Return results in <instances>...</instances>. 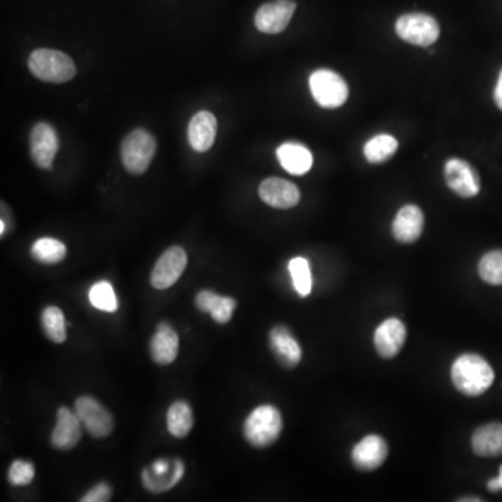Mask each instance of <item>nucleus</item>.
<instances>
[{"label": "nucleus", "mask_w": 502, "mask_h": 502, "mask_svg": "<svg viewBox=\"0 0 502 502\" xmlns=\"http://www.w3.org/2000/svg\"><path fill=\"white\" fill-rule=\"evenodd\" d=\"M453 386L466 397H480L493 386L494 370L479 354L466 353L453 361L451 369Z\"/></svg>", "instance_id": "1"}, {"label": "nucleus", "mask_w": 502, "mask_h": 502, "mask_svg": "<svg viewBox=\"0 0 502 502\" xmlns=\"http://www.w3.org/2000/svg\"><path fill=\"white\" fill-rule=\"evenodd\" d=\"M284 428L279 410L272 405H261L250 413L243 425V434L251 447L267 448L275 444Z\"/></svg>", "instance_id": "2"}, {"label": "nucleus", "mask_w": 502, "mask_h": 502, "mask_svg": "<svg viewBox=\"0 0 502 502\" xmlns=\"http://www.w3.org/2000/svg\"><path fill=\"white\" fill-rule=\"evenodd\" d=\"M28 68L45 83H68L76 76V65L70 56L47 48H41L30 55Z\"/></svg>", "instance_id": "3"}, {"label": "nucleus", "mask_w": 502, "mask_h": 502, "mask_svg": "<svg viewBox=\"0 0 502 502\" xmlns=\"http://www.w3.org/2000/svg\"><path fill=\"white\" fill-rule=\"evenodd\" d=\"M157 141L147 130L136 129L122 142V160L127 172L142 175L151 165Z\"/></svg>", "instance_id": "4"}, {"label": "nucleus", "mask_w": 502, "mask_h": 502, "mask_svg": "<svg viewBox=\"0 0 502 502\" xmlns=\"http://www.w3.org/2000/svg\"><path fill=\"white\" fill-rule=\"evenodd\" d=\"M185 471L186 465L180 458H160L142 469L141 483L150 493H167L182 480Z\"/></svg>", "instance_id": "5"}, {"label": "nucleus", "mask_w": 502, "mask_h": 502, "mask_svg": "<svg viewBox=\"0 0 502 502\" xmlns=\"http://www.w3.org/2000/svg\"><path fill=\"white\" fill-rule=\"evenodd\" d=\"M313 98L323 108L335 109L342 106L349 96L348 84L330 68L315 70L308 80Z\"/></svg>", "instance_id": "6"}, {"label": "nucleus", "mask_w": 502, "mask_h": 502, "mask_svg": "<svg viewBox=\"0 0 502 502\" xmlns=\"http://www.w3.org/2000/svg\"><path fill=\"white\" fill-rule=\"evenodd\" d=\"M397 37L416 47H432L440 37V25L425 13H409L397 19L395 24Z\"/></svg>", "instance_id": "7"}, {"label": "nucleus", "mask_w": 502, "mask_h": 502, "mask_svg": "<svg viewBox=\"0 0 502 502\" xmlns=\"http://www.w3.org/2000/svg\"><path fill=\"white\" fill-rule=\"evenodd\" d=\"M75 412L84 430L96 440L106 438L112 434L114 428V416L104 405L99 404L96 397L83 395L78 397L75 404Z\"/></svg>", "instance_id": "8"}, {"label": "nucleus", "mask_w": 502, "mask_h": 502, "mask_svg": "<svg viewBox=\"0 0 502 502\" xmlns=\"http://www.w3.org/2000/svg\"><path fill=\"white\" fill-rule=\"evenodd\" d=\"M187 267V254L180 246H172L158 259L150 282L158 290L169 289L178 282Z\"/></svg>", "instance_id": "9"}, {"label": "nucleus", "mask_w": 502, "mask_h": 502, "mask_svg": "<svg viewBox=\"0 0 502 502\" xmlns=\"http://www.w3.org/2000/svg\"><path fill=\"white\" fill-rule=\"evenodd\" d=\"M295 12L297 4L293 0H274L257 10L254 23L264 34H279L287 30Z\"/></svg>", "instance_id": "10"}, {"label": "nucleus", "mask_w": 502, "mask_h": 502, "mask_svg": "<svg viewBox=\"0 0 502 502\" xmlns=\"http://www.w3.org/2000/svg\"><path fill=\"white\" fill-rule=\"evenodd\" d=\"M445 182L448 187L462 198H471L480 191V178L475 168L466 160L452 158L445 164Z\"/></svg>", "instance_id": "11"}, {"label": "nucleus", "mask_w": 502, "mask_h": 502, "mask_svg": "<svg viewBox=\"0 0 502 502\" xmlns=\"http://www.w3.org/2000/svg\"><path fill=\"white\" fill-rule=\"evenodd\" d=\"M59 151V137L50 123L35 124L30 134V152L37 167L50 169Z\"/></svg>", "instance_id": "12"}, {"label": "nucleus", "mask_w": 502, "mask_h": 502, "mask_svg": "<svg viewBox=\"0 0 502 502\" xmlns=\"http://www.w3.org/2000/svg\"><path fill=\"white\" fill-rule=\"evenodd\" d=\"M83 435V423L78 419L76 412L68 407H59L58 420L50 434V444L55 450L71 451L78 447Z\"/></svg>", "instance_id": "13"}, {"label": "nucleus", "mask_w": 502, "mask_h": 502, "mask_svg": "<svg viewBox=\"0 0 502 502\" xmlns=\"http://www.w3.org/2000/svg\"><path fill=\"white\" fill-rule=\"evenodd\" d=\"M260 198L278 210H289L300 201V191L297 185L280 178H269L260 185Z\"/></svg>", "instance_id": "14"}, {"label": "nucleus", "mask_w": 502, "mask_h": 502, "mask_svg": "<svg viewBox=\"0 0 502 502\" xmlns=\"http://www.w3.org/2000/svg\"><path fill=\"white\" fill-rule=\"evenodd\" d=\"M269 348L280 366L292 370L299 366L302 361V348L297 338L292 335L289 328L285 325H277L269 333Z\"/></svg>", "instance_id": "15"}, {"label": "nucleus", "mask_w": 502, "mask_h": 502, "mask_svg": "<svg viewBox=\"0 0 502 502\" xmlns=\"http://www.w3.org/2000/svg\"><path fill=\"white\" fill-rule=\"evenodd\" d=\"M388 456V445L379 435L371 434L364 437L351 451V462L359 470L371 471L386 462Z\"/></svg>", "instance_id": "16"}, {"label": "nucleus", "mask_w": 502, "mask_h": 502, "mask_svg": "<svg viewBox=\"0 0 502 502\" xmlns=\"http://www.w3.org/2000/svg\"><path fill=\"white\" fill-rule=\"evenodd\" d=\"M406 341V327L399 318H388L381 323L374 333V346L379 356L392 359L404 348Z\"/></svg>", "instance_id": "17"}, {"label": "nucleus", "mask_w": 502, "mask_h": 502, "mask_svg": "<svg viewBox=\"0 0 502 502\" xmlns=\"http://www.w3.org/2000/svg\"><path fill=\"white\" fill-rule=\"evenodd\" d=\"M424 228V215L419 206L409 205L402 206L395 216L392 224V233L399 243H415L422 236Z\"/></svg>", "instance_id": "18"}, {"label": "nucleus", "mask_w": 502, "mask_h": 502, "mask_svg": "<svg viewBox=\"0 0 502 502\" xmlns=\"http://www.w3.org/2000/svg\"><path fill=\"white\" fill-rule=\"evenodd\" d=\"M179 353V335L168 323H160L150 342V354L158 366L173 363Z\"/></svg>", "instance_id": "19"}, {"label": "nucleus", "mask_w": 502, "mask_h": 502, "mask_svg": "<svg viewBox=\"0 0 502 502\" xmlns=\"http://www.w3.org/2000/svg\"><path fill=\"white\" fill-rule=\"evenodd\" d=\"M216 123L215 116L211 112L201 111L191 117L188 124L187 136L191 149L197 152H206L215 142Z\"/></svg>", "instance_id": "20"}, {"label": "nucleus", "mask_w": 502, "mask_h": 502, "mask_svg": "<svg viewBox=\"0 0 502 502\" xmlns=\"http://www.w3.org/2000/svg\"><path fill=\"white\" fill-rule=\"evenodd\" d=\"M280 165L290 175L302 176L312 169L313 155L307 147L299 142H285L277 150Z\"/></svg>", "instance_id": "21"}, {"label": "nucleus", "mask_w": 502, "mask_h": 502, "mask_svg": "<svg viewBox=\"0 0 502 502\" xmlns=\"http://www.w3.org/2000/svg\"><path fill=\"white\" fill-rule=\"evenodd\" d=\"M473 452L481 458L502 456V423L481 425L471 435Z\"/></svg>", "instance_id": "22"}, {"label": "nucleus", "mask_w": 502, "mask_h": 502, "mask_svg": "<svg viewBox=\"0 0 502 502\" xmlns=\"http://www.w3.org/2000/svg\"><path fill=\"white\" fill-rule=\"evenodd\" d=\"M167 424L168 432L173 437H187L195 425V416H193L190 405L185 401L173 402L168 409Z\"/></svg>", "instance_id": "23"}, {"label": "nucleus", "mask_w": 502, "mask_h": 502, "mask_svg": "<svg viewBox=\"0 0 502 502\" xmlns=\"http://www.w3.org/2000/svg\"><path fill=\"white\" fill-rule=\"evenodd\" d=\"M397 140L389 134H379L369 140L364 145L363 152L370 164H382L397 151Z\"/></svg>", "instance_id": "24"}, {"label": "nucleus", "mask_w": 502, "mask_h": 502, "mask_svg": "<svg viewBox=\"0 0 502 502\" xmlns=\"http://www.w3.org/2000/svg\"><path fill=\"white\" fill-rule=\"evenodd\" d=\"M41 324H42V330L50 341L53 343H63L68 338L66 333L65 315L58 306H48L43 308L42 315H41Z\"/></svg>", "instance_id": "25"}, {"label": "nucleus", "mask_w": 502, "mask_h": 502, "mask_svg": "<svg viewBox=\"0 0 502 502\" xmlns=\"http://www.w3.org/2000/svg\"><path fill=\"white\" fill-rule=\"evenodd\" d=\"M65 243L53 238L38 239L32 247V257L40 264L53 265L65 260Z\"/></svg>", "instance_id": "26"}, {"label": "nucleus", "mask_w": 502, "mask_h": 502, "mask_svg": "<svg viewBox=\"0 0 502 502\" xmlns=\"http://www.w3.org/2000/svg\"><path fill=\"white\" fill-rule=\"evenodd\" d=\"M479 275L486 284L493 287L502 285V250H493L481 257Z\"/></svg>", "instance_id": "27"}, {"label": "nucleus", "mask_w": 502, "mask_h": 502, "mask_svg": "<svg viewBox=\"0 0 502 502\" xmlns=\"http://www.w3.org/2000/svg\"><path fill=\"white\" fill-rule=\"evenodd\" d=\"M289 272L295 290L302 297H308L312 292V271H310V264L307 260L303 257L290 260Z\"/></svg>", "instance_id": "28"}, {"label": "nucleus", "mask_w": 502, "mask_h": 502, "mask_svg": "<svg viewBox=\"0 0 502 502\" xmlns=\"http://www.w3.org/2000/svg\"><path fill=\"white\" fill-rule=\"evenodd\" d=\"M90 302L101 312L114 313L119 308L114 287L106 280H101L93 285L90 290Z\"/></svg>", "instance_id": "29"}, {"label": "nucleus", "mask_w": 502, "mask_h": 502, "mask_svg": "<svg viewBox=\"0 0 502 502\" xmlns=\"http://www.w3.org/2000/svg\"><path fill=\"white\" fill-rule=\"evenodd\" d=\"M35 478V466L30 461L17 460L10 465L7 481L12 486H28Z\"/></svg>", "instance_id": "30"}, {"label": "nucleus", "mask_w": 502, "mask_h": 502, "mask_svg": "<svg viewBox=\"0 0 502 502\" xmlns=\"http://www.w3.org/2000/svg\"><path fill=\"white\" fill-rule=\"evenodd\" d=\"M236 306L238 302L233 297H221L211 310V317L216 324H228L232 320Z\"/></svg>", "instance_id": "31"}, {"label": "nucleus", "mask_w": 502, "mask_h": 502, "mask_svg": "<svg viewBox=\"0 0 502 502\" xmlns=\"http://www.w3.org/2000/svg\"><path fill=\"white\" fill-rule=\"evenodd\" d=\"M112 498V487L106 481L96 484L81 497V502H108Z\"/></svg>", "instance_id": "32"}, {"label": "nucleus", "mask_w": 502, "mask_h": 502, "mask_svg": "<svg viewBox=\"0 0 502 502\" xmlns=\"http://www.w3.org/2000/svg\"><path fill=\"white\" fill-rule=\"evenodd\" d=\"M221 295L213 292V290H200V292L196 295V307L200 310L201 313H211L214 306L218 302Z\"/></svg>", "instance_id": "33"}, {"label": "nucleus", "mask_w": 502, "mask_h": 502, "mask_svg": "<svg viewBox=\"0 0 502 502\" xmlns=\"http://www.w3.org/2000/svg\"><path fill=\"white\" fill-rule=\"evenodd\" d=\"M487 488H488L491 493H497V491L502 490V466L499 468L498 478L491 479V480L487 483Z\"/></svg>", "instance_id": "34"}, {"label": "nucleus", "mask_w": 502, "mask_h": 502, "mask_svg": "<svg viewBox=\"0 0 502 502\" xmlns=\"http://www.w3.org/2000/svg\"><path fill=\"white\" fill-rule=\"evenodd\" d=\"M497 106L502 111V70L499 73L498 81H497L496 93H494Z\"/></svg>", "instance_id": "35"}, {"label": "nucleus", "mask_w": 502, "mask_h": 502, "mask_svg": "<svg viewBox=\"0 0 502 502\" xmlns=\"http://www.w3.org/2000/svg\"><path fill=\"white\" fill-rule=\"evenodd\" d=\"M461 502H468V501H483L481 498H461Z\"/></svg>", "instance_id": "36"}]
</instances>
